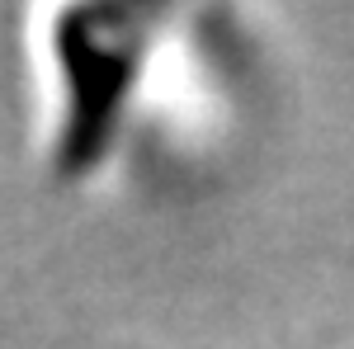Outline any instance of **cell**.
I'll return each mask as SVG.
<instances>
[{
	"label": "cell",
	"mask_w": 354,
	"mask_h": 349,
	"mask_svg": "<svg viewBox=\"0 0 354 349\" xmlns=\"http://www.w3.org/2000/svg\"><path fill=\"white\" fill-rule=\"evenodd\" d=\"M142 15H71L62 28V133L57 161L66 170L100 161L118 109L128 100V76L142 62Z\"/></svg>",
	"instance_id": "1"
}]
</instances>
